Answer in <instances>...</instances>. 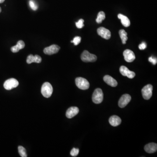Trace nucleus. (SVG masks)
Returning a JSON list of instances; mask_svg holds the SVG:
<instances>
[{"instance_id": "f257e3e1", "label": "nucleus", "mask_w": 157, "mask_h": 157, "mask_svg": "<svg viewBox=\"0 0 157 157\" xmlns=\"http://www.w3.org/2000/svg\"><path fill=\"white\" fill-rule=\"evenodd\" d=\"M53 88L50 83L46 82L42 85L41 93L43 96L46 98H49L52 95Z\"/></svg>"}, {"instance_id": "f03ea898", "label": "nucleus", "mask_w": 157, "mask_h": 157, "mask_svg": "<svg viewBox=\"0 0 157 157\" xmlns=\"http://www.w3.org/2000/svg\"><path fill=\"white\" fill-rule=\"evenodd\" d=\"M77 87L82 90H87L90 87V83L86 78L82 77H77L75 80Z\"/></svg>"}, {"instance_id": "7ed1b4c3", "label": "nucleus", "mask_w": 157, "mask_h": 157, "mask_svg": "<svg viewBox=\"0 0 157 157\" xmlns=\"http://www.w3.org/2000/svg\"><path fill=\"white\" fill-rule=\"evenodd\" d=\"M103 94L102 91L100 88H97L93 94V101L96 104H99L103 101Z\"/></svg>"}, {"instance_id": "20e7f679", "label": "nucleus", "mask_w": 157, "mask_h": 157, "mask_svg": "<svg viewBox=\"0 0 157 157\" xmlns=\"http://www.w3.org/2000/svg\"><path fill=\"white\" fill-rule=\"evenodd\" d=\"M82 60L84 62H94L97 60V57L94 54H91L87 50L83 52L81 56Z\"/></svg>"}, {"instance_id": "39448f33", "label": "nucleus", "mask_w": 157, "mask_h": 157, "mask_svg": "<svg viewBox=\"0 0 157 157\" xmlns=\"http://www.w3.org/2000/svg\"><path fill=\"white\" fill-rule=\"evenodd\" d=\"M153 87L151 84L144 86L142 90L143 97L145 100H148L151 98L152 95Z\"/></svg>"}, {"instance_id": "423d86ee", "label": "nucleus", "mask_w": 157, "mask_h": 157, "mask_svg": "<svg viewBox=\"0 0 157 157\" xmlns=\"http://www.w3.org/2000/svg\"><path fill=\"white\" fill-rule=\"evenodd\" d=\"M19 85V83L17 80L14 78H9L7 80L4 84V87L7 90H11V89L17 87Z\"/></svg>"}, {"instance_id": "0eeeda50", "label": "nucleus", "mask_w": 157, "mask_h": 157, "mask_svg": "<svg viewBox=\"0 0 157 157\" xmlns=\"http://www.w3.org/2000/svg\"><path fill=\"white\" fill-rule=\"evenodd\" d=\"M60 47L56 45H52L50 46L44 48V52L45 54L48 55H53L57 53L60 50Z\"/></svg>"}, {"instance_id": "6e6552de", "label": "nucleus", "mask_w": 157, "mask_h": 157, "mask_svg": "<svg viewBox=\"0 0 157 157\" xmlns=\"http://www.w3.org/2000/svg\"><path fill=\"white\" fill-rule=\"evenodd\" d=\"M132 97L130 95L125 94L122 95L118 102V105L121 108H123L126 107L131 101Z\"/></svg>"}, {"instance_id": "1a4fd4ad", "label": "nucleus", "mask_w": 157, "mask_h": 157, "mask_svg": "<svg viewBox=\"0 0 157 157\" xmlns=\"http://www.w3.org/2000/svg\"><path fill=\"white\" fill-rule=\"evenodd\" d=\"M97 33L99 36L105 39H110L111 37V32L108 29L104 27H100L98 28Z\"/></svg>"}, {"instance_id": "9d476101", "label": "nucleus", "mask_w": 157, "mask_h": 157, "mask_svg": "<svg viewBox=\"0 0 157 157\" xmlns=\"http://www.w3.org/2000/svg\"><path fill=\"white\" fill-rule=\"evenodd\" d=\"M121 74L124 76H127L129 78H133L135 76V72L130 71L127 67L122 66L120 68Z\"/></svg>"}, {"instance_id": "9b49d317", "label": "nucleus", "mask_w": 157, "mask_h": 157, "mask_svg": "<svg viewBox=\"0 0 157 157\" xmlns=\"http://www.w3.org/2000/svg\"><path fill=\"white\" fill-rule=\"evenodd\" d=\"M124 60L126 62H133L135 59V56L132 51L130 50H126L123 52Z\"/></svg>"}, {"instance_id": "f8f14e48", "label": "nucleus", "mask_w": 157, "mask_h": 157, "mask_svg": "<svg viewBox=\"0 0 157 157\" xmlns=\"http://www.w3.org/2000/svg\"><path fill=\"white\" fill-rule=\"evenodd\" d=\"M79 109L77 107H72L69 108L66 112V116L68 118H72L78 113Z\"/></svg>"}, {"instance_id": "ddd939ff", "label": "nucleus", "mask_w": 157, "mask_h": 157, "mask_svg": "<svg viewBox=\"0 0 157 157\" xmlns=\"http://www.w3.org/2000/svg\"><path fill=\"white\" fill-rule=\"evenodd\" d=\"M42 60V58L38 55H36L34 56L32 55H30L28 56L26 61L28 64H31L32 62L40 63Z\"/></svg>"}, {"instance_id": "4468645a", "label": "nucleus", "mask_w": 157, "mask_h": 157, "mask_svg": "<svg viewBox=\"0 0 157 157\" xmlns=\"http://www.w3.org/2000/svg\"><path fill=\"white\" fill-rule=\"evenodd\" d=\"M145 152L149 154L155 152L157 150V144L154 143H151L146 144L144 148Z\"/></svg>"}, {"instance_id": "2eb2a0df", "label": "nucleus", "mask_w": 157, "mask_h": 157, "mask_svg": "<svg viewBox=\"0 0 157 157\" xmlns=\"http://www.w3.org/2000/svg\"><path fill=\"white\" fill-rule=\"evenodd\" d=\"M103 80L107 84L112 87H116L117 85V81L109 75H106L103 77Z\"/></svg>"}, {"instance_id": "dca6fc26", "label": "nucleus", "mask_w": 157, "mask_h": 157, "mask_svg": "<svg viewBox=\"0 0 157 157\" xmlns=\"http://www.w3.org/2000/svg\"><path fill=\"white\" fill-rule=\"evenodd\" d=\"M109 122L111 125L113 127H117L120 125L121 122V120L118 116L113 115L110 117Z\"/></svg>"}, {"instance_id": "f3484780", "label": "nucleus", "mask_w": 157, "mask_h": 157, "mask_svg": "<svg viewBox=\"0 0 157 157\" xmlns=\"http://www.w3.org/2000/svg\"><path fill=\"white\" fill-rule=\"evenodd\" d=\"M25 47V44L22 40L17 42V45L11 48V51L13 53H16L21 49H23Z\"/></svg>"}, {"instance_id": "a211bd4d", "label": "nucleus", "mask_w": 157, "mask_h": 157, "mask_svg": "<svg viewBox=\"0 0 157 157\" xmlns=\"http://www.w3.org/2000/svg\"><path fill=\"white\" fill-rule=\"evenodd\" d=\"M118 17L121 20V22L123 26L128 27L130 25L131 23H130V20L126 16L122 14H119L118 15Z\"/></svg>"}, {"instance_id": "6ab92c4d", "label": "nucleus", "mask_w": 157, "mask_h": 157, "mask_svg": "<svg viewBox=\"0 0 157 157\" xmlns=\"http://www.w3.org/2000/svg\"><path fill=\"white\" fill-rule=\"evenodd\" d=\"M119 35H120V38L121 39L122 42L123 44H125L126 43V41L128 39L127 37V34L123 29H121L119 31Z\"/></svg>"}, {"instance_id": "aec40b11", "label": "nucleus", "mask_w": 157, "mask_h": 157, "mask_svg": "<svg viewBox=\"0 0 157 157\" xmlns=\"http://www.w3.org/2000/svg\"><path fill=\"white\" fill-rule=\"evenodd\" d=\"M105 18V14L103 11H100L98 13L96 19V22L98 24H101Z\"/></svg>"}, {"instance_id": "412c9836", "label": "nucleus", "mask_w": 157, "mask_h": 157, "mask_svg": "<svg viewBox=\"0 0 157 157\" xmlns=\"http://www.w3.org/2000/svg\"><path fill=\"white\" fill-rule=\"evenodd\" d=\"M18 151L19 154L21 157H27L26 151L23 146H19L18 147Z\"/></svg>"}, {"instance_id": "4be33fe9", "label": "nucleus", "mask_w": 157, "mask_h": 157, "mask_svg": "<svg viewBox=\"0 0 157 157\" xmlns=\"http://www.w3.org/2000/svg\"><path fill=\"white\" fill-rule=\"evenodd\" d=\"M29 5L31 8L34 11H36L38 8V5L36 4V2L33 0H30L29 1Z\"/></svg>"}, {"instance_id": "5701e85b", "label": "nucleus", "mask_w": 157, "mask_h": 157, "mask_svg": "<svg viewBox=\"0 0 157 157\" xmlns=\"http://www.w3.org/2000/svg\"><path fill=\"white\" fill-rule=\"evenodd\" d=\"M81 40V38L80 36H76L73 38V40L71 41V42L74 43V45L75 46H77L78 45L80 44Z\"/></svg>"}, {"instance_id": "b1692460", "label": "nucleus", "mask_w": 157, "mask_h": 157, "mask_svg": "<svg viewBox=\"0 0 157 157\" xmlns=\"http://www.w3.org/2000/svg\"><path fill=\"white\" fill-rule=\"evenodd\" d=\"M84 21L83 19H81L80 20L76 22V26L77 28H82L84 27V25L83 24L84 23Z\"/></svg>"}, {"instance_id": "393cba45", "label": "nucleus", "mask_w": 157, "mask_h": 157, "mask_svg": "<svg viewBox=\"0 0 157 157\" xmlns=\"http://www.w3.org/2000/svg\"><path fill=\"white\" fill-rule=\"evenodd\" d=\"M79 153V149L78 148H73L70 152V154L73 157H76L77 156Z\"/></svg>"}, {"instance_id": "a878e982", "label": "nucleus", "mask_w": 157, "mask_h": 157, "mask_svg": "<svg viewBox=\"0 0 157 157\" xmlns=\"http://www.w3.org/2000/svg\"><path fill=\"white\" fill-rule=\"evenodd\" d=\"M148 61L152 63L153 65H155L157 62V58L153 57V56L150 57L148 58Z\"/></svg>"}, {"instance_id": "bb28decb", "label": "nucleus", "mask_w": 157, "mask_h": 157, "mask_svg": "<svg viewBox=\"0 0 157 157\" xmlns=\"http://www.w3.org/2000/svg\"><path fill=\"white\" fill-rule=\"evenodd\" d=\"M138 47H139V48L140 50H145V48L147 47V44H146V43H145V42H142L141 44H140V45H139Z\"/></svg>"}, {"instance_id": "cd10ccee", "label": "nucleus", "mask_w": 157, "mask_h": 157, "mask_svg": "<svg viewBox=\"0 0 157 157\" xmlns=\"http://www.w3.org/2000/svg\"><path fill=\"white\" fill-rule=\"evenodd\" d=\"M5 0H0V3H2L5 1Z\"/></svg>"}, {"instance_id": "c85d7f7f", "label": "nucleus", "mask_w": 157, "mask_h": 157, "mask_svg": "<svg viewBox=\"0 0 157 157\" xmlns=\"http://www.w3.org/2000/svg\"><path fill=\"white\" fill-rule=\"evenodd\" d=\"M1 7H0V13L1 12Z\"/></svg>"}]
</instances>
